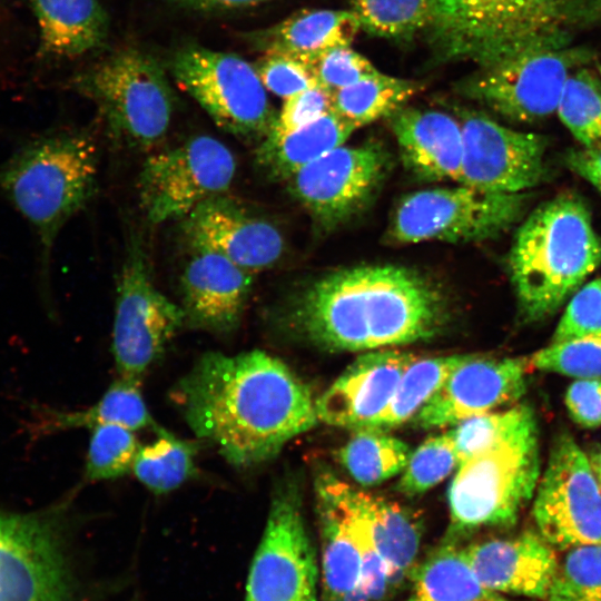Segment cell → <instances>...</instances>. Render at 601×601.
I'll return each instance as SVG.
<instances>
[{"label":"cell","mask_w":601,"mask_h":601,"mask_svg":"<svg viewBox=\"0 0 601 601\" xmlns=\"http://www.w3.org/2000/svg\"><path fill=\"white\" fill-rule=\"evenodd\" d=\"M272 321L324 349L363 352L439 335L450 321V304L442 287L414 268L368 264L300 285L277 304Z\"/></svg>","instance_id":"cell-1"},{"label":"cell","mask_w":601,"mask_h":601,"mask_svg":"<svg viewBox=\"0 0 601 601\" xmlns=\"http://www.w3.org/2000/svg\"><path fill=\"white\" fill-rule=\"evenodd\" d=\"M174 400L195 435L238 469L272 460L318 422L308 385L259 349L204 354L176 384Z\"/></svg>","instance_id":"cell-2"},{"label":"cell","mask_w":601,"mask_h":601,"mask_svg":"<svg viewBox=\"0 0 601 601\" xmlns=\"http://www.w3.org/2000/svg\"><path fill=\"white\" fill-rule=\"evenodd\" d=\"M359 29L352 10L306 9L246 38L263 53L284 52L314 60L329 49L351 46Z\"/></svg>","instance_id":"cell-26"},{"label":"cell","mask_w":601,"mask_h":601,"mask_svg":"<svg viewBox=\"0 0 601 601\" xmlns=\"http://www.w3.org/2000/svg\"><path fill=\"white\" fill-rule=\"evenodd\" d=\"M319 564L293 479L275 487L249 570L246 601H318Z\"/></svg>","instance_id":"cell-13"},{"label":"cell","mask_w":601,"mask_h":601,"mask_svg":"<svg viewBox=\"0 0 601 601\" xmlns=\"http://www.w3.org/2000/svg\"><path fill=\"white\" fill-rule=\"evenodd\" d=\"M361 29L387 39H406L427 28L428 0H352Z\"/></svg>","instance_id":"cell-36"},{"label":"cell","mask_w":601,"mask_h":601,"mask_svg":"<svg viewBox=\"0 0 601 601\" xmlns=\"http://www.w3.org/2000/svg\"><path fill=\"white\" fill-rule=\"evenodd\" d=\"M601 335V277L580 287L555 328L551 342Z\"/></svg>","instance_id":"cell-43"},{"label":"cell","mask_w":601,"mask_h":601,"mask_svg":"<svg viewBox=\"0 0 601 601\" xmlns=\"http://www.w3.org/2000/svg\"><path fill=\"white\" fill-rule=\"evenodd\" d=\"M66 512L0 509V601H70Z\"/></svg>","instance_id":"cell-9"},{"label":"cell","mask_w":601,"mask_h":601,"mask_svg":"<svg viewBox=\"0 0 601 601\" xmlns=\"http://www.w3.org/2000/svg\"><path fill=\"white\" fill-rule=\"evenodd\" d=\"M492 601H508L506 599L502 598L501 594H499L494 600Z\"/></svg>","instance_id":"cell-50"},{"label":"cell","mask_w":601,"mask_h":601,"mask_svg":"<svg viewBox=\"0 0 601 601\" xmlns=\"http://www.w3.org/2000/svg\"><path fill=\"white\" fill-rule=\"evenodd\" d=\"M423 90L418 81L381 71L333 93V108L356 128L390 118Z\"/></svg>","instance_id":"cell-31"},{"label":"cell","mask_w":601,"mask_h":601,"mask_svg":"<svg viewBox=\"0 0 601 601\" xmlns=\"http://www.w3.org/2000/svg\"><path fill=\"white\" fill-rule=\"evenodd\" d=\"M410 581L404 601H492L499 595L480 582L465 546L451 540L416 565Z\"/></svg>","instance_id":"cell-30"},{"label":"cell","mask_w":601,"mask_h":601,"mask_svg":"<svg viewBox=\"0 0 601 601\" xmlns=\"http://www.w3.org/2000/svg\"><path fill=\"white\" fill-rule=\"evenodd\" d=\"M590 58V51L571 46L526 52L479 68L456 89L509 120L538 121L558 109L570 72Z\"/></svg>","instance_id":"cell-14"},{"label":"cell","mask_w":601,"mask_h":601,"mask_svg":"<svg viewBox=\"0 0 601 601\" xmlns=\"http://www.w3.org/2000/svg\"><path fill=\"white\" fill-rule=\"evenodd\" d=\"M556 110L583 147H601V82L593 72L583 68L570 75Z\"/></svg>","instance_id":"cell-35"},{"label":"cell","mask_w":601,"mask_h":601,"mask_svg":"<svg viewBox=\"0 0 601 601\" xmlns=\"http://www.w3.org/2000/svg\"><path fill=\"white\" fill-rule=\"evenodd\" d=\"M528 200L526 191H491L463 184L414 191L400 200L387 240L396 245L486 240L519 221Z\"/></svg>","instance_id":"cell-8"},{"label":"cell","mask_w":601,"mask_h":601,"mask_svg":"<svg viewBox=\"0 0 601 601\" xmlns=\"http://www.w3.org/2000/svg\"><path fill=\"white\" fill-rule=\"evenodd\" d=\"M418 356L400 349L357 357L316 400L318 421L343 428L368 427L392 401L407 367Z\"/></svg>","instance_id":"cell-20"},{"label":"cell","mask_w":601,"mask_h":601,"mask_svg":"<svg viewBox=\"0 0 601 601\" xmlns=\"http://www.w3.org/2000/svg\"><path fill=\"white\" fill-rule=\"evenodd\" d=\"M531 364L525 357L471 354L412 420L422 428L446 427L519 400Z\"/></svg>","instance_id":"cell-18"},{"label":"cell","mask_w":601,"mask_h":601,"mask_svg":"<svg viewBox=\"0 0 601 601\" xmlns=\"http://www.w3.org/2000/svg\"><path fill=\"white\" fill-rule=\"evenodd\" d=\"M540 476L533 410L495 442L462 461L449 489L450 528L459 542L487 526H510L533 497Z\"/></svg>","instance_id":"cell-6"},{"label":"cell","mask_w":601,"mask_h":601,"mask_svg":"<svg viewBox=\"0 0 601 601\" xmlns=\"http://www.w3.org/2000/svg\"><path fill=\"white\" fill-rule=\"evenodd\" d=\"M465 549L480 582L497 594L545 599L559 565L555 549L533 530Z\"/></svg>","instance_id":"cell-23"},{"label":"cell","mask_w":601,"mask_h":601,"mask_svg":"<svg viewBox=\"0 0 601 601\" xmlns=\"http://www.w3.org/2000/svg\"><path fill=\"white\" fill-rule=\"evenodd\" d=\"M425 29L443 61L487 67L539 50L569 47L601 22V0H428Z\"/></svg>","instance_id":"cell-3"},{"label":"cell","mask_w":601,"mask_h":601,"mask_svg":"<svg viewBox=\"0 0 601 601\" xmlns=\"http://www.w3.org/2000/svg\"><path fill=\"white\" fill-rule=\"evenodd\" d=\"M236 168L231 150L206 135L154 152L138 176L140 207L154 225L184 218L203 201L225 194Z\"/></svg>","instance_id":"cell-12"},{"label":"cell","mask_w":601,"mask_h":601,"mask_svg":"<svg viewBox=\"0 0 601 601\" xmlns=\"http://www.w3.org/2000/svg\"><path fill=\"white\" fill-rule=\"evenodd\" d=\"M254 66L265 88L283 99L318 83L313 59L264 52Z\"/></svg>","instance_id":"cell-42"},{"label":"cell","mask_w":601,"mask_h":601,"mask_svg":"<svg viewBox=\"0 0 601 601\" xmlns=\"http://www.w3.org/2000/svg\"><path fill=\"white\" fill-rule=\"evenodd\" d=\"M154 430L157 437L140 445L131 472L145 487L160 495L178 489L197 473L199 444L157 425Z\"/></svg>","instance_id":"cell-32"},{"label":"cell","mask_w":601,"mask_h":601,"mask_svg":"<svg viewBox=\"0 0 601 601\" xmlns=\"http://www.w3.org/2000/svg\"><path fill=\"white\" fill-rule=\"evenodd\" d=\"M598 70L600 72V75H601V65H598Z\"/></svg>","instance_id":"cell-51"},{"label":"cell","mask_w":601,"mask_h":601,"mask_svg":"<svg viewBox=\"0 0 601 601\" xmlns=\"http://www.w3.org/2000/svg\"><path fill=\"white\" fill-rule=\"evenodd\" d=\"M316 493L321 536L318 601H348L361 591L363 545L349 515L325 494Z\"/></svg>","instance_id":"cell-25"},{"label":"cell","mask_w":601,"mask_h":601,"mask_svg":"<svg viewBox=\"0 0 601 601\" xmlns=\"http://www.w3.org/2000/svg\"><path fill=\"white\" fill-rule=\"evenodd\" d=\"M530 410V406L520 404L503 412L474 415L455 424L451 433L460 463L509 432Z\"/></svg>","instance_id":"cell-41"},{"label":"cell","mask_w":601,"mask_h":601,"mask_svg":"<svg viewBox=\"0 0 601 601\" xmlns=\"http://www.w3.org/2000/svg\"><path fill=\"white\" fill-rule=\"evenodd\" d=\"M140 382L119 376L104 395L85 411L39 408L32 423L33 435L68 428L117 424L132 431L155 427L139 386Z\"/></svg>","instance_id":"cell-29"},{"label":"cell","mask_w":601,"mask_h":601,"mask_svg":"<svg viewBox=\"0 0 601 601\" xmlns=\"http://www.w3.org/2000/svg\"><path fill=\"white\" fill-rule=\"evenodd\" d=\"M457 115L463 140L459 184L524 193L545 177V136L511 129L475 110L461 109Z\"/></svg>","instance_id":"cell-17"},{"label":"cell","mask_w":601,"mask_h":601,"mask_svg":"<svg viewBox=\"0 0 601 601\" xmlns=\"http://www.w3.org/2000/svg\"><path fill=\"white\" fill-rule=\"evenodd\" d=\"M391 164V155L381 142L342 145L302 168L287 183L314 223L328 231L372 204Z\"/></svg>","instance_id":"cell-15"},{"label":"cell","mask_w":601,"mask_h":601,"mask_svg":"<svg viewBox=\"0 0 601 601\" xmlns=\"http://www.w3.org/2000/svg\"><path fill=\"white\" fill-rule=\"evenodd\" d=\"M83 481L115 480L131 471L140 444L135 431L117 424L90 428Z\"/></svg>","instance_id":"cell-37"},{"label":"cell","mask_w":601,"mask_h":601,"mask_svg":"<svg viewBox=\"0 0 601 601\" xmlns=\"http://www.w3.org/2000/svg\"><path fill=\"white\" fill-rule=\"evenodd\" d=\"M601 264V236L583 200L564 193L539 205L518 229L509 256L522 321L551 316Z\"/></svg>","instance_id":"cell-5"},{"label":"cell","mask_w":601,"mask_h":601,"mask_svg":"<svg viewBox=\"0 0 601 601\" xmlns=\"http://www.w3.org/2000/svg\"><path fill=\"white\" fill-rule=\"evenodd\" d=\"M404 168L422 181H460L463 156L457 118L433 109L403 107L390 117Z\"/></svg>","instance_id":"cell-24"},{"label":"cell","mask_w":601,"mask_h":601,"mask_svg":"<svg viewBox=\"0 0 601 601\" xmlns=\"http://www.w3.org/2000/svg\"><path fill=\"white\" fill-rule=\"evenodd\" d=\"M73 87L93 101L109 131L127 146L149 149L167 135L174 97L152 56L118 50L79 75Z\"/></svg>","instance_id":"cell-7"},{"label":"cell","mask_w":601,"mask_h":601,"mask_svg":"<svg viewBox=\"0 0 601 601\" xmlns=\"http://www.w3.org/2000/svg\"><path fill=\"white\" fill-rule=\"evenodd\" d=\"M178 7L200 10V11H214V10H229L239 9L264 3L270 0H167Z\"/></svg>","instance_id":"cell-48"},{"label":"cell","mask_w":601,"mask_h":601,"mask_svg":"<svg viewBox=\"0 0 601 601\" xmlns=\"http://www.w3.org/2000/svg\"><path fill=\"white\" fill-rule=\"evenodd\" d=\"M530 364L575 378H601V335L551 342L532 355Z\"/></svg>","instance_id":"cell-40"},{"label":"cell","mask_w":601,"mask_h":601,"mask_svg":"<svg viewBox=\"0 0 601 601\" xmlns=\"http://www.w3.org/2000/svg\"><path fill=\"white\" fill-rule=\"evenodd\" d=\"M184 324L181 305L158 289L140 239L131 238L117 284L112 326L119 376L140 382Z\"/></svg>","instance_id":"cell-11"},{"label":"cell","mask_w":601,"mask_h":601,"mask_svg":"<svg viewBox=\"0 0 601 601\" xmlns=\"http://www.w3.org/2000/svg\"><path fill=\"white\" fill-rule=\"evenodd\" d=\"M42 53L75 58L101 47L109 18L99 0H31Z\"/></svg>","instance_id":"cell-27"},{"label":"cell","mask_w":601,"mask_h":601,"mask_svg":"<svg viewBox=\"0 0 601 601\" xmlns=\"http://www.w3.org/2000/svg\"><path fill=\"white\" fill-rule=\"evenodd\" d=\"M535 491L532 513L538 532L555 550L601 544V487L569 433L554 440Z\"/></svg>","instance_id":"cell-16"},{"label":"cell","mask_w":601,"mask_h":601,"mask_svg":"<svg viewBox=\"0 0 601 601\" xmlns=\"http://www.w3.org/2000/svg\"><path fill=\"white\" fill-rule=\"evenodd\" d=\"M589 462L592 472L601 487V449L590 455Z\"/></svg>","instance_id":"cell-49"},{"label":"cell","mask_w":601,"mask_h":601,"mask_svg":"<svg viewBox=\"0 0 601 601\" xmlns=\"http://www.w3.org/2000/svg\"><path fill=\"white\" fill-rule=\"evenodd\" d=\"M470 355L416 358L403 374L388 406L366 428L386 431L412 421L449 375Z\"/></svg>","instance_id":"cell-33"},{"label":"cell","mask_w":601,"mask_h":601,"mask_svg":"<svg viewBox=\"0 0 601 601\" xmlns=\"http://www.w3.org/2000/svg\"><path fill=\"white\" fill-rule=\"evenodd\" d=\"M170 71L223 130L242 138H264L276 115L254 65L240 56L188 45L170 60Z\"/></svg>","instance_id":"cell-10"},{"label":"cell","mask_w":601,"mask_h":601,"mask_svg":"<svg viewBox=\"0 0 601 601\" xmlns=\"http://www.w3.org/2000/svg\"><path fill=\"white\" fill-rule=\"evenodd\" d=\"M333 109V92L317 83L287 99L270 131L289 132L323 117Z\"/></svg>","instance_id":"cell-45"},{"label":"cell","mask_w":601,"mask_h":601,"mask_svg":"<svg viewBox=\"0 0 601 601\" xmlns=\"http://www.w3.org/2000/svg\"><path fill=\"white\" fill-rule=\"evenodd\" d=\"M459 463L451 431L430 436L412 452L397 490L410 496L422 494L447 477Z\"/></svg>","instance_id":"cell-39"},{"label":"cell","mask_w":601,"mask_h":601,"mask_svg":"<svg viewBox=\"0 0 601 601\" xmlns=\"http://www.w3.org/2000/svg\"><path fill=\"white\" fill-rule=\"evenodd\" d=\"M97 175V144L79 129L30 135L0 161V199L33 234L42 296L48 295L55 243L62 227L92 198Z\"/></svg>","instance_id":"cell-4"},{"label":"cell","mask_w":601,"mask_h":601,"mask_svg":"<svg viewBox=\"0 0 601 601\" xmlns=\"http://www.w3.org/2000/svg\"><path fill=\"white\" fill-rule=\"evenodd\" d=\"M316 79L333 93L378 70L351 46L329 49L314 59Z\"/></svg>","instance_id":"cell-44"},{"label":"cell","mask_w":601,"mask_h":601,"mask_svg":"<svg viewBox=\"0 0 601 601\" xmlns=\"http://www.w3.org/2000/svg\"><path fill=\"white\" fill-rule=\"evenodd\" d=\"M254 274L226 257L194 250L180 277L186 324L215 334L234 332L243 317Z\"/></svg>","instance_id":"cell-22"},{"label":"cell","mask_w":601,"mask_h":601,"mask_svg":"<svg viewBox=\"0 0 601 601\" xmlns=\"http://www.w3.org/2000/svg\"><path fill=\"white\" fill-rule=\"evenodd\" d=\"M564 161L601 195V147L571 149L565 154Z\"/></svg>","instance_id":"cell-47"},{"label":"cell","mask_w":601,"mask_h":601,"mask_svg":"<svg viewBox=\"0 0 601 601\" xmlns=\"http://www.w3.org/2000/svg\"><path fill=\"white\" fill-rule=\"evenodd\" d=\"M355 431L339 449L338 460L357 483L376 485L403 472L412 454L405 442L382 430Z\"/></svg>","instance_id":"cell-34"},{"label":"cell","mask_w":601,"mask_h":601,"mask_svg":"<svg viewBox=\"0 0 601 601\" xmlns=\"http://www.w3.org/2000/svg\"><path fill=\"white\" fill-rule=\"evenodd\" d=\"M546 601H601V544L568 550L559 562Z\"/></svg>","instance_id":"cell-38"},{"label":"cell","mask_w":601,"mask_h":601,"mask_svg":"<svg viewBox=\"0 0 601 601\" xmlns=\"http://www.w3.org/2000/svg\"><path fill=\"white\" fill-rule=\"evenodd\" d=\"M316 491L353 518L401 585L410 580L422 536L414 515L394 502L355 489L329 472L319 474Z\"/></svg>","instance_id":"cell-21"},{"label":"cell","mask_w":601,"mask_h":601,"mask_svg":"<svg viewBox=\"0 0 601 601\" xmlns=\"http://www.w3.org/2000/svg\"><path fill=\"white\" fill-rule=\"evenodd\" d=\"M356 129L333 108L293 131H269L256 149V162L269 178L287 181L305 166L345 145Z\"/></svg>","instance_id":"cell-28"},{"label":"cell","mask_w":601,"mask_h":601,"mask_svg":"<svg viewBox=\"0 0 601 601\" xmlns=\"http://www.w3.org/2000/svg\"><path fill=\"white\" fill-rule=\"evenodd\" d=\"M181 227L194 250L217 253L253 274L274 266L285 248L274 224L224 194L195 207Z\"/></svg>","instance_id":"cell-19"},{"label":"cell","mask_w":601,"mask_h":601,"mask_svg":"<svg viewBox=\"0 0 601 601\" xmlns=\"http://www.w3.org/2000/svg\"><path fill=\"white\" fill-rule=\"evenodd\" d=\"M564 401L577 424L587 428L601 425V378H578L568 387Z\"/></svg>","instance_id":"cell-46"}]
</instances>
